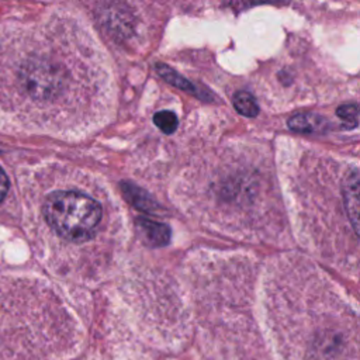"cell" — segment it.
<instances>
[{
    "label": "cell",
    "mask_w": 360,
    "mask_h": 360,
    "mask_svg": "<svg viewBox=\"0 0 360 360\" xmlns=\"http://www.w3.org/2000/svg\"><path fill=\"white\" fill-rule=\"evenodd\" d=\"M42 213L51 229L74 244L90 241L103 220L101 204L90 195L78 190L51 193L44 202Z\"/></svg>",
    "instance_id": "obj_1"
},
{
    "label": "cell",
    "mask_w": 360,
    "mask_h": 360,
    "mask_svg": "<svg viewBox=\"0 0 360 360\" xmlns=\"http://www.w3.org/2000/svg\"><path fill=\"white\" fill-rule=\"evenodd\" d=\"M288 126L291 130L300 133H318L328 130L327 120L314 114H297L290 118Z\"/></svg>",
    "instance_id": "obj_2"
},
{
    "label": "cell",
    "mask_w": 360,
    "mask_h": 360,
    "mask_svg": "<svg viewBox=\"0 0 360 360\" xmlns=\"http://www.w3.org/2000/svg\"><path fill=\"white\" fill-rule=\"evenodd\" d=\"M140 228L147 238V241L154 245V247H163L169 243V229L166 225L147 220V218H140L138 220Z\"/></svg>",
    "instance_id": "obj_3"
},
{
    "label": "cell",
    "mask_w": 360,
    "mask_h": 360,
    "mask_svg": "<svg viewBox=\"0 0 360 360\" xmlns=\"http://www.w3.org/2000/svg\"><path fill=\"white\" fill-rule=\"evenodd\" d=\"M234 107L238 113H241L245 117H256L259 114V106L255 97L248 92H238L234 96Z\"/></svg>",
    "instance_id": "obj_4"
},
{
    "label": "cell",
    "mask_w": 360,
    "mask_h": 360,
    "mask_svg": "<svg viewBox=\"0 0 360 360\" xmlns=\"http://www.w3.org/2000/svg\"><path fill=\"white\" fill-rule=\"evenodd\" d=\"M154 123L156 124V127L162 133L169 136V134H173L177 130L179 120H177V115L173 111L162 110V111H158L154 115Z\"/></svg>",
    "instance_id": "obj_5"
},
{
    "label": "cell",
    "mask_w": 360,
    "mask_h": 360,
    "mask_svg": "<svg viewBox=\"0 0 360 360\" xmlns=\"http://www.w3.org/2000/svg\"><path fill=\"white\" fill-rule=\"evenodd\" d=\"M342 120L343 123L347 124V127L354 129L357 126V106L356 104H349L338 108L336 113Z\"/></svg>",
    "instance_id": "obj_6"
},
{
    "label": "cell",
    "mask_w": 360,
    "mask_h": 360,
    "mask_svg": "<svg viewBox=\"0 0 360 360\" xmlns=\"http://www.w3.org/2000/svg\"><path fill=\"white\" fill-rule=\"evenodd\" d=\"M8 192H9V179L5 173V170L0 167V203L3 202Z\"/></svg>",
    "instance_id": "obj_7"
}]
</instances>
